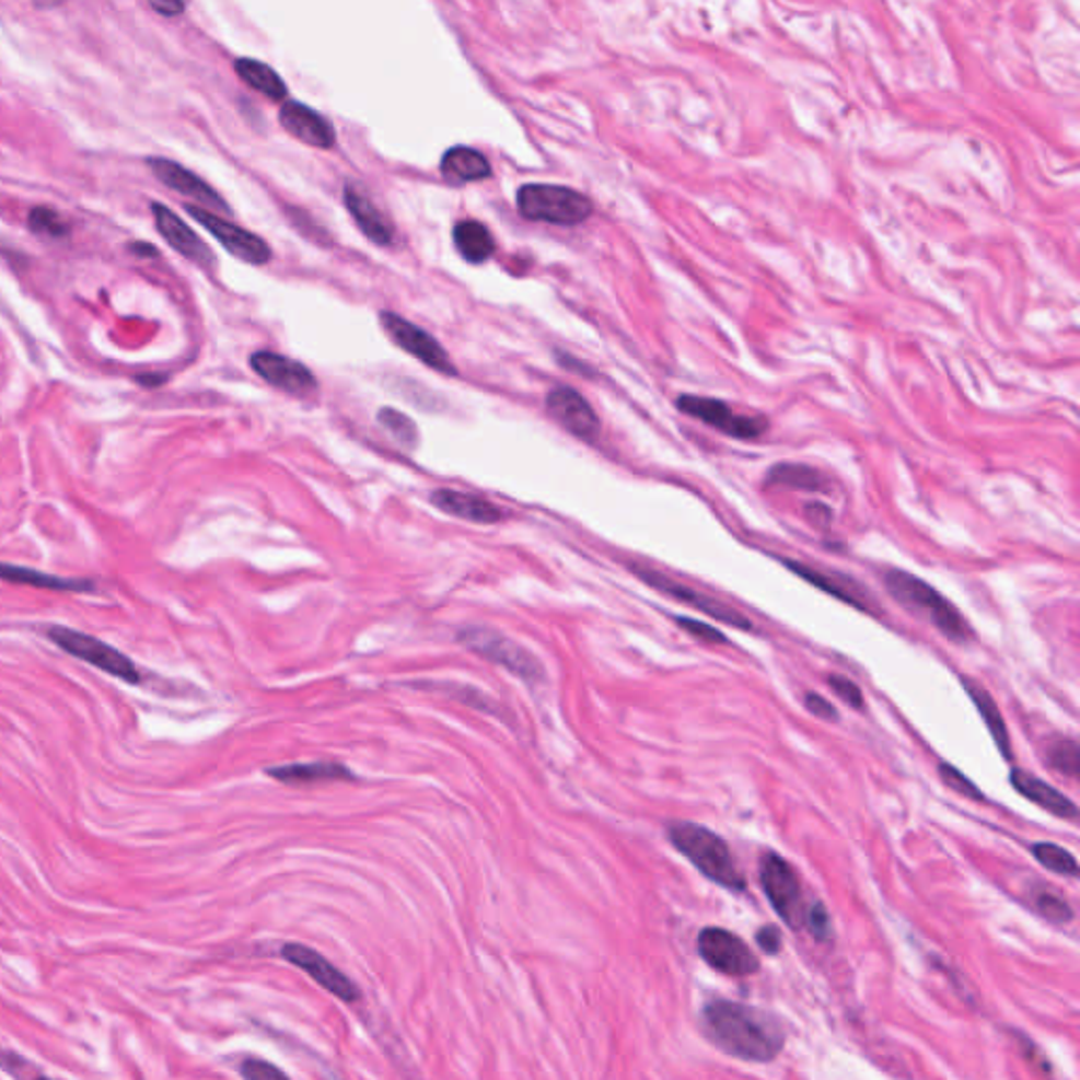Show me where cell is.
<instances>
[{
  "label": "cell",
  "instance_id": "1",
  "mask_svg": "<svg viewBox=\"0 0 1080 1080\" xmlns=\"http://www.w3.org/2000/svg\"><path fill=\"white\" fill-rule=\"evenodd\" d=\"M702 1027L720 1052L743 1061L768 1064L786 1045L779 1022L743 1002L711 1000L702 1009Z\"/></svg>",
  "mask_w": 1080,
  "mask_h": 1080
},
{
  "label": "cell",
  "instance_id": "2",
  "mask_svg": "<svg viewBox=\"0 0 1080 1080\" xmlns=\"http://www.w3.org/2000/svg\"><path fill=\"white\" fill-rule=\"evenodd\" d=\"M673 847L677 848L702 876L729 889L732 893H743L747 882L734 863L729 845L711 829L690 823L675 821L667 829Z\"/></svg>",
  "mask_w": 1080,
  "mask_h": 1080
},
{
  "label": "cell",
  "instance_id": "3",
  "mask_svg": "<svg viewBox=\"0 0 1080 1080\" xmlns=\"http://www.w3.org/2000/svg\"><path fill=\"white\" fill-rule=\"evenodd\" d=\"M886 591L905 606L909 613L925 616L934 629L956 643H966L973 638V631L963 614L956 606L945 600L931 584L922 579L905 572V570H889L884 577Z\"/></svg>",
  "mask_w": 1080,
  "mask_h": 1080
},
{
  "label": "cell",
  "instance_id": "4",
  "mask_svg": "<svg viewBox=\"0 0 1080 1080\" xmlns=\"http://www.w3.org/2000/svg\"><path fill=\"white\" fill-rule=\"evenodd\" d=\"M518 209L532 222L577 227L593 213L591 199L568 186L526 184L518 190Z\"/></svg>",
  "mask_w": 1080,
  "mask_h": 1080
},
{
  "label": "cell",
  "instance_id": "5",
  "mask_svg": "<svg viewBox=\"0 0 1080 1080\" xmlns=\"http://www.w3.org/2000/svg\"><path fill=\"white\" fill-rule=\"evenodd\" d=\"M458 642L471 652L479 654L481 659L497 663L502 670L518 675L526 684L545 682L543 663L522 643L513 642L500 631L488 627H467L458 634Z\"/></svg>",
  "mask_w": 1080,
  "mask_h": 1080
},
{
  "label": "cell",
  "instance_id": "6",
  "mask_svg": "<svg viewBox=\"0 0 1080 1080\" xmlns=\"http://www.w3.org/2000/svg\"><path fill=\"white\" fill-rule=\"evenodd\" d=\"M47 636L51 642L59 646L61 650H66L68 654L85 661L89 665H93V667H97L113 677H118L127 684H140L142 682V672L136 667V663L127 654L113 648L111 643L102 642L89 634H81V631L68 629V627H49Z\"/></svg>",
  "mask_w": 1080,
  "mask_h": 1080
},
{
  "label": "cell",
  "instance_id": "7",
  "mask_svg": "<svg viewBox=\"0 0 1080 1080\" xmlns=\"http://www.w3.org/2000/svg\"><path fill=\"white\" fill-rule=\"evenodd\" d=\"M759 884L768 904L781 916L791 929H802L806 902L802 895V884L788 861L777 852H766L759 861Z\"/></svg>",
  "mask_w": 1080,
  "mask_h": 1080
},
{
  "label": "cell",
  "instance_id": "8",
  "mask_svg": "<svg viewBox=\"0 0 1080 1080\" xmlns=\"http://www.w3.org/2000/svg\"><path fill=\"white\" fill-rule=\"evenodd\" d=\"M675 406L680 411L701 420L705 425L718 429L720 433L734 439H756L766 433L768 420L764 416L739 414L730 408L727 402L701 397V395H682Z\"/></svg>",
  "mask_w": 1080,
  "mask_h": 1080
},
{
  "label": "cell",
  "instance_id": "9",
  "mask_svg": "<svg viewBox=\"0 0 1080 1080\" xmlns=\"http://www.w3.org/2000/svg\"><path fill=\"white\" fill-rule=\"evenodd\" d=\"M699 954L702 961L729 977H747L759 968L754 950L734 933L720 927H707L699 934Z\"/></svg>",
  "mask_w": 1080,
  "mask_h": 1080
},
{
  "label": "cell",
  "instance_id": "10",
  "mask_svg": "<svg viewBox=\"0 0 1080 1080\" xmlns=\"http://www.w3.org/2000/svg\"><path fill=\"white\" fill-rule=\"evenodd\" d=\"M634 572L642 579L643 583L650 584L652 589L670 595L673 600L686 604V606H693L695 611L699 613L707 614L720 623H727L730 627H736V629H743V631H752L754 625L752 620L745 616V614L739 613L736 608H732L729 604L711 597V595H705L701 591L693 589V587H686V584L677 583L673 581L670 577L657 572V570H648V568H634Z\"/></svg>",
  "mask_w": 1080,
  "mask_h": 1080
},
{
  "label": "cell",
  "instance_id": "11",
  "mask_svg": "<svg viewBox=\"0 0 1080 1080\" xmlns=\"http://www.w3.org/2000/svg\"><path fill=\"white\" fill-rule=\"evenodd\" d=\"M380 323H382L384 332L388 334V338L399 349L409 352L411 357H416L418 361H422L427 368H431L436 372L456 376V368H454L450 355L443 351V347L429 332H425L422 327L409 323L408 320H404L395 313H388V311L380 313Z\"/></svg>",
  "mask_w": 1080,
  "mask_h": 1080
},
{
  "label": "cell",
  "instance_id": "12",
  "mask_svg": "<svg viewBox=\"0 0 1080 1080\" xmlns=\"http://www.w3.org/2000/svg\"><path fill=\"white\" fill-rule=\"evenodd\" d=\"M186 211L190 213V218H195L204 229L213 234L222 243V247L233 254L234 258H239L243 263L254 264V266L270 263L272 249L258 234L249 233L233 222L216 216L213 211H207L204 207L186 205Z\"/></svg>",
  "mask_w": 1080,
  "mask_h": 1080
},
{
  "label": "cell",
  "instance_id": "13",
  "mask_svg": "<svg viewBox=\"0 0 1080 1080\" xmlns=\"http://www.w3.org/2000/svg\"><path fill=\"white\" fill-rule=\"evenodd\" d=\"M281 956L288 963L298 966L302 973H306L315 984H320L323 990L334 994L336 998L345 1002H357L361 998L359 988L352 984L336 964L329 963L320 952L302 945V943H288L281 950Z\"/></svg>",
  "mask_w": 1080,
  "mask_h": 1080
},
{
  "label": "cell",
  "instance_id": "14",
  "mask_svg": "<svg viewBox=\"0 0 1080 1080\" xmlns=\"http://www.w3.org/2000/svg\"><path fill=\"white\" fill-rule=\"evenodd\" d=\"M547 411L574 438L593 441L600 436V418L583 395L570 386H557L547 395Z\"/></svg>",
  "mask_w": 1080,
  "mask_h": 1080
},
{
  "label": "cell",
  "instance_id": "15",
  "mask_svg": "<svg viewBox=\"0 0 1080 1080\" xmlns=\"http://www.w3.org/2000/svg\"><path fill=\"white\" fill-rule=\"evenodd\" d=\"M254 372L266 380L270 386H277L290 395H311L317 388V379L313 372L286 355L258 351L249 359Z\"/></svg>",
  "mask_w": 1080,
  "mask_h": 1080
},
{
  "label": "cell",
  "instance_id": "16",
  "mask_svg": "<svg viewBox=\"0 0 1080 1080\" xmlns=\"http://www.w3.org/2000/svg\"><path fill=\"white\" fill-rule=\"evenodd\" d=\"M150 209H152V216H154L156 231L176 249L177 254H182L184 258H188L190 263H195L197 266H201V268H213L216 266L213 252L207 247L204 239L195 233L177 213H174L170 207L161 204H152L150 205Z\"/></svg>",
  "mask_w": 1080,
  "mask_h": 1080
},
{
  "label": "cell",
  "instance_id": "17",
  "mask_svg": "<svg viewBox=\"0 0 1080 1080\" xmlns=\"http://www.w3.org/2000/svg\"><path fill=\"white\" fill-rule=\"evenodd\" d=\"M148 165L152 170V174L159 177L165 186H170L172 190H176L179 195L184 197H190L195 201L205 205V207H211L216 211H231L227 201L205 182L197 174H193L190 170L182 167L176 161H170V159H148Z\"/></svg>",
  "mask_w": 1080,
  "mask_h": 1080
},
{
  "label": "cell",
  "instance_id": "18",
  "mask_svg": "<svg viewBox=\"0 0 1080 1080\" xmlns=\"http://www.w3.org/2000/svg\"><path fill=\"white\" fill-rule=\"evenodd\" d=\"M279 120L288 133L309 147L329 150L336 144V131L332 123L302 102H286L281 106Z\"/></svg>",
  "mask_w": 1080,
  "mask_h": 1080
},
{
  "label": "cell",
  "instance_id": "19",
  "mask_svg": "<svg viewBox=\"0 0 1080 1080\" xmlns=\"http://www.w3.org/2000/svg\"><path fill=\"white\" fill-rule=\"evenodd\" d=\"M783 564L788 566L791 572H796L798 577H802L804 581H809V583L817 587L821 591L838 597L840 602H847L848 606H852L857 611H863V613H876L874 611V604H872V597L868 595V591L855 583L852 579L845 577V574L825 572V570H818L815 566H806V564L791 561V559H783Z\"/></svg>",
  "mask_w": 1080,
  "mask_h": 1080
},
{
  "label": "cell",
  "instance_id": "20",
  "mask_svg": "<svg viewBox=\"0 0 1080 1080\" xmlns=\"http://www.w3.org/2000/svg\"><path fill=\"white\" fill-rule=\"evenodd\" d=\"M1011 786L1018 789L1023 798H1027L1030 802H1034L1036 806H1041L1043 811L1052 813L1055 817H1079V809L1068 796H1064L1059 789L1041 781L1038 777L1025 773L1022 768L1011 770Z\"/></svg>",
  "mask_w": 1080,
  "mask_h": 1080
},
{
  "label": "cell",
  "instance_id": "21",
  "mask_svg": "<svg viewBox=\"0 0 1080 1080\" xmlns=\"http://www.w3.org/2000/svg\"><path fill=\"white\" fill-rule=\"evenodd\" d=\"M431 502L438 507L439 511L454 515V518H461V520H467L473 524H498L504 518L502 511L490 500L465 495V492H456V490H448V488L436 490L431 495Z\"/></svg>",
  "mask_w": 1080,
  "mask_h": 1080
},
{
  "label": "cell",
  "instance_id": "22",
  "mask_svg": "<svg viewBox=\"0 0 1080 1080\" xmlns=\"http://www.w3.org/2000/svg\"><path fill=\"white\" fill-rule=\"evenodd\" d=\"M268 777L288 786H309V783H327V781H355V775L338 762H306V764H286L266 770Z\"/></svg>",
  "mask_w": 1080,
  "mask_h": 1080
},
{
  "label": "cell",
  "instance_id": "23",
  "mask_svg": "<svg viewBox=\"0 0 1080 1080\" xmlns=\"http://www.w3.org/2000/svg\"><path fill=\"white\" fill-rule=\"evenodd\" d=\"M345 205L351 211L352 220L361 229L372 243L376 245H391L393 241V227L391 222L382 216L376 205L370 201L365 193H361L357 186H345Z\"/></svg>",
  "mask_w": 1080,
  "mask_h": 1080
},
{
  "label": "cell",
  "instance_id": "24",
  "mask_svg": "<svg viewBox=\"0 0 1080 1080\" xmlns=\"http://www.w3.org/2000/svg\"><path fill=\"white\" fill-rule=\"evenodd\" d=\"M441 176L450 184H467L492 176V167L481 152L468 147H454L441 159Z\"/></svg>",
  "mask_w": 1080,
  "mask_h": 1080
},
{
  "label": "cell",
  "instance_id": "25",
  "mask_svg": "<svg viewBox=\"0 0 1080 1080\" xmlns=\"http://www.w3.org/2000/svg\"><path fill=\"white\" fill-rule=\"evenodd\" d=\"M0 579L7 583L28 584L36 589H49V591H70V593H85L93 591V583L85 579H63L56 574H47L40 570H32L24 566H13V564H0Z\"/></svg>",
  "mask_w": 1080,
  "mask_h": 1080
},
{
  "label": "cell",
  "instance_id": "26",
  "mask_svg": "<svg viewBox=\"0 0 1080 1080\" xmlns=\"http://www.w3.org/2000/svg\"><path fill=\"white\" fill-rule=\"evenodd\" d=\"M963 686L971 697V701L975 702L979 716L984 718L986 727L990 730L992 734L994 743L998 747V752L1002 754L1004 759H1013V750H1011V736H1009V730H1007V724H1004V718L998 709V705L994 702L992 697L988 695V690L971 680H963Z\"/></svg>",
  "mask_w": 1080,
  "mask_h": 1080
},
{
  "label": "cell",
  "instance_id": "27",
  "mask_svg": "<svg viewBox=\"0 0 1080 1080\" xmlns=\"http://www.w3.org/2000/svg\"><path fill=\"white\" fill-rule=\"evenodd\" d=\"M454 245L468 264L486 263L497 252L492 233L475 220H465L454 227Z\"/></svg>",
  "mask_w": 1080,
  "mask_h": 1080
},
{
  "label": "cell",
  "instance_id": "28",
  "mask_svg": "<svg viewBox=\"0 0 1080 1080\" xmlns=\"http://www.w3.org/2000/svg\"><path fill=\"white\" fill-rule=\"evenodd\" d=\"M234 72L245 85L256 89L258 93H263L272 102H281L288 95V88H286L283 79L268 63H263L258 59H236Z\"/></svg>",
  "mask_w": 1080,
  "mask_h": 1080
},
{
  "label": "cell",
  "instance_id": "29",
  "mask_svg": "<svg viewBox=\"0 0 1080 1080\" xmlns=\"http://www.w3.org/2000/svg\"><path fill=\"white\" fill-rule=\"evenodd\" d=\"M766 484L768 486H783L793 490H804V492H827L829 484L825 475L817 468L806 467V465H791V463H779L766 473Z\"/></svg>",
  "mask_w": 1080,
  "mask_h": 1080
},
{
  "label": "cell",
  "instance_id": "30",
  "mask_svg": "<svg viewBox=\"0 0 1080 1080\" xmlns=\"http://www.w3.org/2000/svg\"><path fill=\"white\" fill-rule=\"evenodd\" d=\"M1032 855L1036 861L1047 868L1053 874L1059 876L1079 878V863L1077 857L1068 848L1053 845V843H1038L1032 847Z\"/></svg>",
  "mask_w": 1080,
  "mask_h": 1080
},
{
  "label": "cell",
  "instance_id": "31",
  "mask_svg": "<svg viewBox=\"0 0 1080 1080\" xmlns=\"http://www.w3.org/2000/svg\"><path fill=\"white\" fill-rule=\"evenodd\" d=\"M379 422L386 429V433L391 438L395 439L399 445L404 448H416L418 443V431H416V425L414 420L406 416L404 411H397L393 408H382L379 411Z\"/></svg>",
  "mask_w": 1080,
  "mask_h": 1080
},
{
  "label": "cell",
  "instance_id": "32",
  "mask_svg": "<svg viewBox=\"0 0 1080 1080\" xmlns=\"http://www.w3.org/2000/svg\"><path fill=\"white\" fill-rule=\"evenodd\" d=\"M28 229L49 239H61L70 231L68 222L51 207H34L28 213Z\"/></svg>",
  "mask_w": 1080,
  "mask_h": 1080
},
{
  "label": "cell",
  "instance_id": "33",
  "mask_svg": "<svg viewBox=\"0 0 1080 1080\" xmlns=\"http://www.w3.org/2000/svg\"><path fill=\"white\" fill-rule=\"evenodd\" d=\"M1049 764H1052L1053 770H1057L1059 775H1064L1068 779H1077L1079 777V745L1072 739L1057 741L1049 750Z\"/></svg>",
  "mask_w": 1080,
  "mask_h": 1080
},
{
  "label": "cell",
  "instance_id": "34",
  "mask_svg": "<svg viewBox=\"0 0 1080 1080\" xmlns=\"http://www.w3.org/2000/svg\"><path fill=\"white\" fill-rule=\"evenodd\" d=\"M939 775H941V781L948 786L950 789H954L956 793H961L964 798H971L975 802L984 800V793L982 789L977 788L968 777H964L963 773L950 764H939Z\"/></svg>",
  "mask_w": 1080,
  "mask_h": 1080
},
{
  "label": "cell",
  "instance_id": "35",
  "mask_svg": "<svg viewBox=\"0 0 1080 1080\" xmlns=\"http://www.w3.org/2000/svg\"><path fill=\"white\" fill-rule=\"evenodd\" d=\"M1036 909L1041 916H1045L1047 920L1052 922H1057V925H1064V922H1070L1075 918V911L1072 907L1066 904L1061 897L1053 895V893H1041L1036 897Z\"/></svg>",
  "mask_w": 1080,
  "mask_h": 1080
},
{
  "label": "cell",
  "instance_id": "36",
  "mask_svg": "<svg viewBox=\"0 0 1080 1080\" xmlns=\"http://www.w3.org/2000/svg\"><path fill=\"white\" fill-rule=\"evenodd\" d=\"M0 1068L11 1075V1077H18V1079H34V1077H45L43 1070L36 1068V1064L28 1061L26 1057L18 1055V1053L7 1052V1049H0Z\"/></svg>",
  "mask_w": 1080,
  "mask_h": 1080
},
{
  "label": "cell",
  "instance_id": "37",
  "mask_svg": "<svg viewBox=\"0 0 1080 1080\" xmlns=\"http://www.w3.org/2000/svg\"><path fill=\"white\" fill-rule=\"evenodd\" d=\"M443 688L452 690L450 695H452L454 699L465 702L468 707H475V709L486 711V713L497 716V718L500 716V707H498L497 702L492 701V699H488L486 695H481L479 690H473V688H468V686H454V684H443Z\"/></svg>",
  "mask_w": 1080,
  "mask_h": 1080
},
{
  "label": "cell",
  "instance_id": "38",
  "mask_svg": "<svg viewBox=\"0 0 1080 1080\" xmlns=\"http://www.w3.org/2000/svg\"><path fill=\"white\" fill-rule=\"evenodd\" d=\"M811 933L815 934V939L818 941H827L832 939V920H829V914L827 909L823 907L821 902H813V904L806 905V914H804V925Z\"/></svg>",
  "mask_w": 1080,
  "mask_h": 1080
},
{
  "label": "cell",
  "instance_id": "39",
  "mask_svg": "<svg viewBox=\"0 0 1080 1080\" xmlns=\"http://www.w3.org/2000/svg\"><path fill=\"white\" fill-rule=\"evenodd\" d=\"M675 623L686 631L690 634L693 638L701 640V642L707 643H727V636L722 631H718L716 627L707 625V623H701V620H695V618H686V616H677Z\"/></svg>",
  "mask_w": 1080,
  "mask_h": 1080
},
{
  "label": "cell",
  "instance_id": "40",
  "mask_svg": "<svg viewBox=\"0 0 1080 1080\" xmlns=\"http://www.w3.org/2000/svg\"><path fill=\"white\" fill-rule=\"evenodd\" d=\"M241 1075L245 1079L249 1080H286L288 1075L283 1070H279L277 1066L264 1061V1059H256V1057H247L243 1064H241Z\"/></svg>",
  "mask_w": 1080,
  "mask_h": 1080
},
{
  "label": "cell",
  "instance_id": "41",
  "mask_svg": "<svg viewBox=\"0 0 1080 1080\" xmlns=\"http://www.w3.org/2000/svg\"><path fill=\"white\" fill-rule=\"evenodd\" d=\"M827 684L852 709H863V705H866L863 693H861V688L855 682H850L845 675H829L827 677Z\"/></svg>",
  "mask_w": 1080,
  "mask_h": 1080
},
{
  "label": "cell",
  "instance_id": "42",
  "mask_svg": "<svg viewBox=\"0 0 1080 1080\" xmlns=\"http://www.w3.org/2000/svg\"><path fill=\"white\" fill-rule=\"evenodd\" d=\"M804 705H806V709H809L813 716H817V718L825 720V722H838V720H840V716H838L836 707H834L832 702L827 701V699H823V697L817 695V693H806V697H804Z\"/></svg>",
  "mask_w": 1080,
  "mask_h": 1080
},
{
  "label": "cell",
  "instance_id": "43",
  "mask_svg": "<svg viewBox=\"0 0 1080 1080\" xmlns=\"http://www.w3.org/2000/svg\"><path fill=\"white\" fill-rule=\"evenodd\" d=\"M781 939H783L781 931L777 927H770V925L759 929L758 934H756V941L766 954H777L781 950Z\"/></svg>",
  "mask_w": 1080,
  "mask_h": 1080
},
{
  "label": "cell",
  "instance_id": "44",
  "mask_svg": "<svg viewBox=\"0 0 1080 1080\" xmlns=\"http://www.w3.org/2000/svg\"><path fill=\"white\" fill-rule=\"evenodd\" d=\"M148 4L165 18H177L184 13L188 0H148Z\"/></svg>",
  "mask_w": 1080,
  "mask_h": 1080
},
{
  "label": "cell",
  "instance_id": "45",
  "mask_svg": "<svg viewBox=\"0 0 1080 1080\" xmlns=\"http://www.w3.org/2000/svg\"><path fill=\"white\" fill-rule=\"evenodd\" d=\"M63 2H66V0H32V4H34L36 9H43V11H47V9H58V7H61Z\"/></svg>",
  "mask_w": 1080,
  "mask_h": 1080
},
{
  "label": "cell",
  "instance_id": "46",
  "mask_svg": "<svg viewBox=\"0 0 1080 1080\" xmlns=\"http://www.w3.org/2000/svg\"><path fill=\"white\" fill-rule=\"evenodd\" d=\"M131 249L136 254H140V256H156V249L152 245H148V243H133Z\"/></svg>",
  "mask_w": 1080,
  "mask_h": 1080
}]
</instances>
